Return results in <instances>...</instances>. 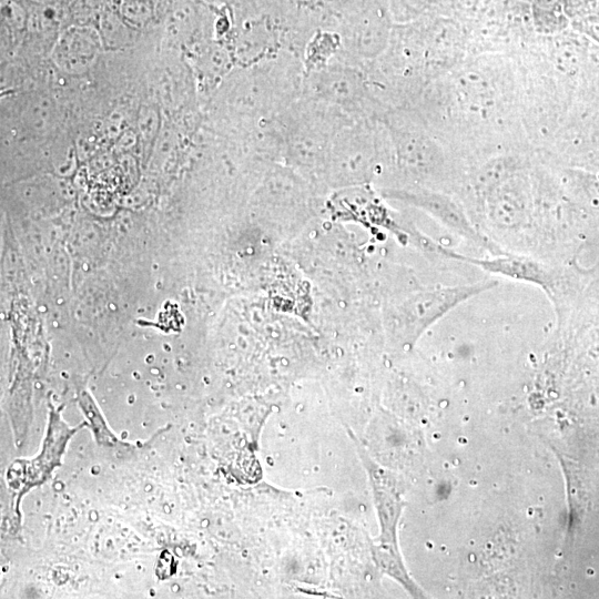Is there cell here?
Here are the masks:
<instances>
[{
    "label": "cell",
    "instance_id": "obj_4",
    "mask_svg": "<svg viewBox=\"0 0 599 599\" xmlns=\"http://www.w3.org/2000/svg\"><path fill=\"white\" fill-rule=\"evenodd\" d=\"M407 199L463 238L479 245L493 255L501 254L500 248L475 229L463 209L450 197L438 193L420 192L410 194Z\"/></svg>",
    "mask_w": 599,
    "mask_h": 599
},
{
    "label": "cell",
    "instance_id": "obj_6",
    "mask_svg": "<svg viewBox=\"0 0 599 599\" xmlns=\"http://www.w3.org/2000/svg\"><path fill=\"white\" fill-rule=\"evenodd\" d=\"M517 173L516 161L509 158L495 159L485 165L476 174V185L487 193L495 185Z\"/></svg>",
    "mask_w": 599,
    "mask_h": 599
},
{
    "label": "cell",
    "instance_id": "obj_5",
    "mask_svg": "<svg viewBox=\"0 0 599 599\" xmlns=\"http://www.w3.org/2000/svg\"><path fill=\"white\" fill-rule=\"evenodd\" d=\"M400 156L408 169L428 174L441 164V154L436 145L422 136H412L400 144Z\"/></svg>",
    "mask_w": 599,
    "mask_h": 599
},
{
    "label": "cell",
    "instance_id": "obj_3",
    "mask_svg": "<svg viewBox=\"0 0 599 599\" xmlns=\"http://www.w3.org/2000/svg\"><path fill=\"white\" fill-rule=\"evenodd\" d=\"M463 262L477 266L490 274L534 284L541 287L548 295L555 291L557 284V278L549 266L522 255L501 253L487 258L468 257L465 255Z\"/></svg>",
    "mask_w": 599,
    "mask_h": 599
},
{
    "label": "cell",
    "instance_id": "obj_2",
    "mask_svg": "<svg viewBox=\"0 0 599 599\" xmlns=\"http://www.w3.org/2000/svg\"><path fill=\"white\" fill-rule=\"evenodd\" d=\"M531 206L527 180L518 172L505 179L486 193V211L490 222L501 230L522 226Z\"/></svg>",
    "mask_w": 599,
    "mask_h": 599
},
{
    "label": "cell",
    "instance_id": "obj_1",
    "mask_svg": "<svg viewBox=\"0 0 599 599\" xmlns=\"http://www.w3.org/2000/svg\"><path fill=\"white\" fill-rule=\"evenodd\" d=\"M495 285L494 281H480L415 293L390 306L387 327L396 338L414 342L450 309Z\"/></svg>",
    "mask_w": 599,
    "mask_h": 599
}]
</instances>
